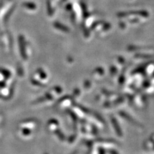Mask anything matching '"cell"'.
Here are the masks:
<instances>
[]
</instances>
